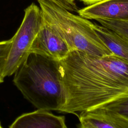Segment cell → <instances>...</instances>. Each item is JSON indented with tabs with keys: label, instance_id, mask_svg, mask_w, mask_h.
Instances as JSON below:
<instances>
[{
	"label": "cell",
	"instance_id": "6da1fadb",
	"mask_svg": "<svg viewBox=\"0 0 128 128\" xmlns=\"http://www.w3.org/2000/svg\"><path fill=\"white\" fill-rule=\"evenodd\" d=\"M59 63L65 95L60 112L89 110L128 92V63L114 54L98 56L75 50Z\"/></svg>",
	"mask_w": 128,
	"mask_h": 128
},
{
	"label": "cell",
	"instance_id": "7a4b0ae2",
	"mask_svg": "<svg viewBox=\"0 0 128 128\" xmlns=\"http://www.w3.org/2000/svg\"><path fill=\"white\" fill-rule=\"evenodd\" d=\"M14 74V85L38 110L60 112L65 95L59 60L30 52Z\"/></svg>",
	"mask_w": 128,
	"mask_h": 128
},
{
	"label": "cell",
	"instance_id": "3957f363",
	"mask_svg": "<svg viewBox=\"0 0 128 128\" xmlns=\"http://www.w3.org/2000/svg\"><path fill=\"white\" fill-rule=\"evenodd\" d=\"M44 18L60 34L70 51L98 56L113 54L93 28V22L46 0H37Z\"/></svg>",
	"mask_w": 128,
	"mask_h": 128
},
{
	"label": "cell",
	"instance_id": "277c9868",
	"mask_svg": "<svg viewBox=\"0 0 128 128\" xmlns=\"http://www.w3.org/2000/svg\"><path fill=\"white\" fill-rule=\"evenodd\" d=\"M43 16L40 8L32 3L24 10L22 22L14 35L6 62L4 76H12L27 58L42 24Z\"/></svg>",
	"mask_w": 128,
	"mask_h": 128
},
{
	"label": "cell",
	"instance_id": "5b68a950",
	"mask_svg": "<svg viewBox=\"0 0 128 128\" xmlns=\"http://www.w3.org/2000/svg\"><path fill=\"white\" fill-rule=\"evenodd\" d=\"M70 52L60 34L43 17L42 24L34 41L30 52L60 60Z\"/></svg>",
	"mask_w": 128,
	"mask_h": 128
},
{
	"label": "cell",
	"instance_id": "8992f818",
	"mask_svg": "<svg viewBox=\"0 0 128 128\" xmlns=\"http://www.w3.org/2000/svg\"><path fill=\"white\" fill-rule=\"evenodd\" d=\"M78 15L88 20H128V0H106L80 9Z\"/></svg>",
	"mask_w": 128,
	"mask_h": 128
},
{
	"label": "cell",
	"instance_id": "52a82bcc",
	"mask_svg": "<svg viewBox=\"0 0 128 128\" xmlns=\"http://www.w3.org/2000/svg\"><path fill=\"white\" fill-rule=\"evenodd\" d=\"M9 128H68L64 116L40 110L24 114L18 117Z\"/></svg>",
	"mask_w": 128,
	"mask_h": 128
},
{
	"label": "cell",
	"instance_id": "ba28073f",
	"mask_svg": "<svg viewBox=\"0 0 128 128\" xmlns=\"http://www.w3.org/2000/svg\"><path fill=\"white\" fill-rule=\"evenodd\" d=\"M82 128H128V120L112 112L95 108L80 112Z\"/></svg>",
	"mask_w": 128,
	"mask_h": 128
},
{
	"label": "cell",
	"instance_id": "9c48e42d",
	"mask_svg": "<svg viewBox=\"0 0 128 128\" xmlns=\"http://www.w3.org/2000/svg\"><path fill=\"white\" fill-rule=\"evenodd\" d=\"M93 28L114 54L128 63V39L110 28L94 22H93Z\"/></svg>",
	"mask_w": 128,
	"mask_h": 128
},
{
	"label": "cell",
	"instance_id": "30bf717a",
	"mask_svg": "<svg viewBox=\"0 0 128 128\" xmlns=\"http://www.w3.org/2000/svg\"><path fill=\"white\" fill-rule=\"evenodd\" d=\"M96 108L112 112L128 120V92Z\"/></svg>",
	"mask_w": 128,
	"mask_h": 128
},
{
	"label": "cell",
	"instance_id": "8fae6325",
	"mask_svg": "<svg viewBox=\"0 0 128 128\" xmlns=\"http://www.w3.org/2000/svg\"><path fill=\"white\" fill-rule=\"evenodd\" d=\"M96 20L100 25L114 30L128 40V20H114L98 19Z\"/></svg>",
	"mask_w": 128,
	"mask_h": 128
},
{
	"label": "cell",
	"instance_id": "7c38bea8",
	"mask_svg": "<svg viewBox=\"0 0 128 128\" xmlns=\"http://www.w3.org/2000/svg\"><path fill=\"white\" fill-rule=\"evenodd\" d=\"M12 42V38L0 41V84L4 82V72Z\"/></svg>",
	"mask_w": 128,
	"mask_h": 128
},
{
	"label": "cell",
	"instance_id": "4fadbf2b",
	"mask_svg": "<svg viewBox=\"0 0 128 128\" xmlns=\"http://www.w3.org/2000/svg\"><path fill=\"white\" fill-rule=\"evenodd\" d=\"M54 3L70 12H77L78 10L75 0H46Z\"/></svg>",
	"mask_w": 128,
	"mask_h": 128
},
{
	"label": "cell",
	"instance_id": "5bb4252c",
	"mask_svg": "<svg viewBox=\"0 0 128 128\" xmlns=\"http://www.w3.org/2000/svg\"><path fill=\"white\" fill-rule=\"evenodd\" d=\"M79 0L87 6H90L94 4H96L99 2L106 0Z\"/></svg>",
	"mask_w": 128,
	"mask_h": 128
},
{
	"label": "cell",
	"instance_id": "9a60e30c",
	"mask_svg": "<svg viewBox=\"0 0 128 128\" xmlns=\"http://www.w3.org/2000/svg\"><path fill=\"white\" fill-rule=\"evenodd\" d=\"M0 128H2V126L1 124H0Z\"/></svg>",
	"mask_w": 128,
	"mask_h": 128
},
{
	"label": "cell",
	"instance_id": "2e32d148",
	"mask_svg": "<svg viewBox=\"0 0 128 128\" xmlns=\"http://www.w3.org/2000/svg\"><path fill=\"white\" fill-rule=\"evenodd\" d=\"M78 128H80V126H79V127H78Z\"/></svg>",
	"mask_w": 128,
	"mask_h": 128
},
{
	"label": "cell",
	"instance_id": "e0dca14e",
	"mask_svg": "<svg viewBox=\"0 0 128 128\" xmlns=\"http://www.w3.org/2000/svg\"><path fill=\"white\" fill-rule=\"evenodd\" d=\"M80 128H81V127H80Z\"/></svg>",
	"mask_w": 128,
	"mask_h": 128
}]
</instances>
